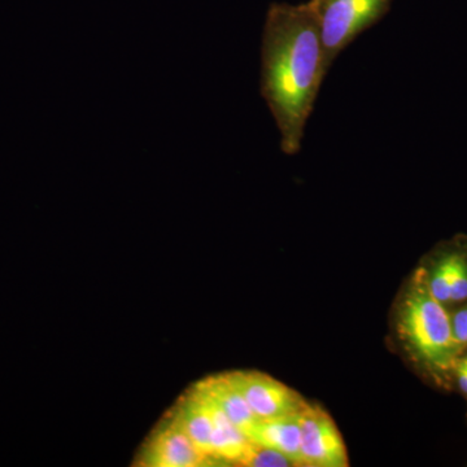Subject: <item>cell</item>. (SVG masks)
Returning a JSON list of instances; mask_svg holds the SVG:
<instances>
[{"instance_id": "1", "label": "cell", "mask_w": 467, "mask_h": 467, "mask_svg": "<svg viewBox=\"0 0 467 467\" xmlns=\"http://www.w3.org/2000/svg\"><path fill=\"white\" fill-rule=\"evenodd\" d=\"M328 67L312 3L273 5L261 42L260 91L279 131L281 150L296 155L303 144Z\"/></svg>"}, {"instance_id": "2", "label": "cell", "mask_w": 467, "mask_h": 467, "mask_svg": "<svg viewBox=\"0 0 467 467\" xmlns=\"http://www.w3.org/2000/svg\"><path fill=\"white\" fill-rule=\"evenodd\" d=\"M391 333L396 348L420 376L450 389L466 349L454 337L450 310L432 296L418 267L396 296Z\"/></svg>"}, {"instance_id": "3", "label": "cell", "mask_w": 467, "mask_h": 467, "mask_svg": "<svg viewBox=\"0 0 467 467\" xmlns=\"http://www.w3.org/2000/svg\"><path fill=\"white\" fill-rule=\"evenodd\" d=\"M328 69L340 52L382 16L389 0H312Z\"/></svg>"}, {"instance_id": "4", "label": "cell", "mask_w": 467, "mask_h": 467, "mask_svg": "<svg viewBox=\"0 0 467 467\" xmlns=\"http://www.w3.org/2000/svg\"><path fill=\"white\" fill-rule=\"evenodd\" d=\"M135 467H207L217 461L199 450L189 435L167 413L144 439L133 461Z\"/></svg>"}, {"instance_id": "5", "label": "cell", "mask_w": 467, "mask_h": 467, "mask_svg": "<svg viewBox=\"0 0 467 467\" xmlns=\"http://www.w3.org/2000/svg\"><path fill=\"white\" fill-rule=\"evenodd\" d=\"M427 287L442 306L467 301V238L457 236L439 245L418 266Z\"/></svg>"}, {"instance_id": "6", "label": "cell", "mask_w": 467, "mask_h": 467, "mask_svg": "<svg viewBox=\"0 0 467 467\" xmlns=\"http://www.w3.org/2000/svg\"><path fill=\"white\" fill-rule=\"evenodd\" d=\"M301 461L308 467H347L348 453L337 423L327 411L306 401L300 411Z\"/></svg>"}, {"instance_id": "7", "label": "cell", "mask_w": 467, "mask_h": 467, "mask_svg": "<svg viewBox=\"0 0 467 467\" xmlns=\"http://www.w3.org/2000/svg\"><path fill=\"white\" fill-rule=\"evenodd\" d=\"M230 382L259 420L300 413L306 400L275 378L257 370L226 371Z\"/></svg>"}, {"instance_id": "8", "label": "cell", "mask_w": 467, "mask_h": 467, "mask_svg": "<svg viewBox=\"0 0 467 467\" xmlns=\"http://www.w3.org/2000/svg\"><path fill=\"white\" fill-rule=\"evenodd\" d=\"M168 411L177 420L178 425L182 427L193 444L216 460L213 456V417L207 399L192 386L178 398ZM217 463L221 466L218 461Z\"/></svg>"}, {"instance_id": "9", "label": "cell", "mask_w": 467, "mask_h": 467, "mask_svg": "<svg viewBox=\"0 0 467 467\" xmlns=\"http://www.w3.org/2000/svg\"><path fill=\"white\" fill-rule=\"evenodd\" d=\"M192 386L213 402L234 425L239 427L250 438L252 429L260 420L252 413L247 402L230 382L226 373L204 378Z\"/></svg>"}, {"instance_id": "10", "label": "cell", "mask_w": 467, "mask_h": 467, "mask_svg": "<svg viewBox=\"0 0 467 467\" xmlns=\"http://www.w3.org/2000/svg\"><path fill=\"white\" fill-rule=\"evenodd\" d=\"M250 439L263 447L272 448L290 457L299 466L301 461L300 413L260 420L250 432Z\"/></svg>"}, {"instance_id": "11", "label": "cell", "mask_w": 467, "mask_h": 467, "mask_svg": "<svg viewBox=\"0 0 467 467\" xmlns=\"http://www.w3.org/2000/svg\"><path fill=\"white\" fill-rule=\"evenodd\" d=\"M243 466L247 467H290L299 466L290 457L272 448L263 447L254 442V450L244 461Z\"/></svg>"}, {"instance_id": "12", "label": "cell", "mask_w": 467, "mask_h": 467, "mask_svg": "<svg viewBox=\"0 0 467 467\" xmlns=\"http://www.w3.org/2000/svg\"><path fill=\"white\" fill-rule=\"evenodd\" d=\"M451 327H453L454 337L457 342L467 348V304L462 308L451 313Z\"/></svg>"}, {"instance_id": "13", "label": "cell", "mask_w": 467, "mask_h": 467, "mask_svg": "<svg viewBox=\"0 0 467 467\" xmlns=\"http://www.w3.org/2000/svg\"><path fill=\"white\" fill-rule=\"evenodd\" d=\"M454 382L459 386L460 391L467 398V353H462L457 359L453 371Z\"/></svg>"}]
</instances>
